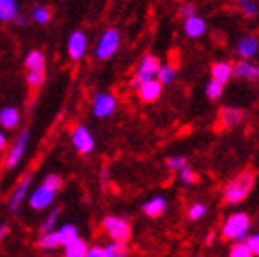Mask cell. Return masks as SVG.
<instances>
[{
  "instance_id": "obj_1",
  "label": "cell",
  "mask_w": 259,
  "mask_h": 257,
  "mask_svg": "<svg viewBox=\"0 0 259 257\" xmlns=\"http://www.w3.org/2000/svg\"><path fill=\"white\" fill-rule=\"evenodd\" d=\"M255 178H257V171L255 169H244L239 175H235L225 186V191H223L225 202L230 204V206L243 202L244 198L250 195V191L254 189Z\"/></svg>"
},
{
  "instance_id": "obj_2",
  "label": "cell",
  "mask_w": 259,
  "mask_h": 257,
  "mask_svg": "<svg viewBox=\"0 0 259 257\" xmlns=\"http://www.w3.org/2000/svg\"><path fill=\"white\" fill-rule=\"evenodd\" d=\"M250 226H252V219H250L248 213L237 211L232 213L228 219L225 221L223 228H221V233L226 241H243L246 239L250 232Z\"/></svg>"
},
{
  "instance_id": "obj_3",
  "label": "cell",
  "mask_w": 259,
  "mask_h": 257,
  "mask_svg": "<svg viewBox=\"0 0 259 257\" xmlns=\"http://www.w3.org/2000/svg\"><path fill=\"white\" fill-rule=\"evenodd\" d=\"M101 226H103L105 233H107L109 239H112V241L127 242L131 239V235H133L131 223L127 221V219L118 217V215H109V217H105Z\"/></svg>"
},
{
  "instance_id": "obj_4",
  "label": "cell",
  "mask_w": 259,
  "mask_h": 257,
  "mask_svg": "<svg viewBox=\"0 0 259 257\" xmlns=\"http://www.w3.org/2000/svg\"><path fill=\"white\" fill-rule=\"evenodd\" d=\"M120 42H121V35L116 28L105 30L103 35L100 37V40H98V45H96V59L109 61L120 50Z\"/></svg>"
},
{
  "instance_id": "obj_5",
  "label": "cell",
  "mask_w": 259,
  "mask_h": 257,
  "mask_svg": "<svg viewBox=\"0 0 259 257\" xmlns=\"http://www.w3.org/2000/svg\"><path fill=\"white\" fill-rule=\"evenodd\" d=\"M158 68H160V59L156 55H153V54L144 55L138 64V68H136L135 77L131 79V87H133V89H138L144 81L151 79V77H156Z\"/></svg>"
},
{
  "instance_id": "obj_6",
  "label": "cell",
  "mask_w": 259,
  "mask_h": 257,
  "mask_svg": "<svg viewBox=\"0 0 259 257\" xmlns=\"http://www.w3.org/2000/svg\"><path fill=\"white\" fill-rule=\"evenodd\" d=\"M28 144H30V131H28V128H22L20 134L17 136L13 147L10 149V153H8V156H6L4 165H6L8 171H13V169L20 163V160L24 158V153H26V149H28Z\"/></svg>"
},
{
  "instance_id": "obj_7",
  "label": "cell",
  "mask_w": 259,
  "mask_h": 257,
  "mask_svg": "<svg viewBox=\"0 0 259 257\" xmlns=\"http://www.w3.org/2000/svg\"><path fill=\"white\" fill-rule=\"evenodd\" d=\"M118 110V99L109 92H98L92 99V114L96 118H110Z\"/></svg>"
},
{
  "instance_id": "obj_8",
  "label": "cell",
  "mask_w": 259,
  "mask_h": 257,
  "mask_svg": "<svg viewBox=\"0 0 259 257\" xmlns=\"http://www.w3.org/2000/svg\"><path fill=\"white\" fill-rule=\"evenodd\" d=\"M72 145L79 154H90L96 147V140L90 133V128L85 125H77L72 131Z\"/></svg>"
},
{
  "instance_id": "obj_9",
  "label": "cell",
  "mask_w": 259,
  "mask_h": 257,
  "mask_svg": "<svg viewBox=\"0 0 259 257\" xmlns=\"http://www.w3.org/2000/svg\"><path fill=\"white\" fill-rule=\"evenodd\" d=\"M55 193H57L55 189H52L50 186H46V184L42 182V186H39V188L30 195V200H28V202H30V208L35 209V211L46 209L48 206L54 204Z\"/></svg>"
},
{
  "instance_id": "obj_10",
  "label": "cell",
  "mask_w": 259,
  "mask_h": 257,
  "mask_svg": "<svg viewBox=\"0 0 259 257\" xmlns=\"http://www.w3.org/2000/svg\"><path fill=\"white\" fill-rule=\"evenodd\" d=\"M66 48H68V55L72 61L83 59V55L87 54V48H89V37H87L85 31L75 30L74 33L68 37Z\"/></svg>"
},
{
  "instance_id": "obj_11",
  "label": "cell",
  "mask_w": 259,
  "mask_h": 257,
  "mask_svg": "<svg viewBox=\"0 0 259 257\" xmlns=\"http://www.w3.org/2000/svg\"><path fill=\"white\" fill-rule=\"evenodd\" d=\"M244 112L241 109H235V107H221L219 112H217V127L221 131H226V128H234L243 121Z\"/></svg>"
},
{
  "instance_id": "obj_12",
  "label": "cell",
  "mask_w": 259,
  "mask_h": 257,
  "mask_svg": "<svg viewBox=\"0 0 259 257\" xmlns=\"http://www.w3.org/2000/svg\"><path fill=\"white\" fill-rule=\"evenodd\" d=\"M162 87H164V84L160 83V79L151 77V79L144 81V83L136 89L138 90V98L142 99L144 103H155L156 99L162 96Z\"/></svg>"
},
{
  "instance_id": "obj_13",
  "label": "cell",
  "mask_w": 259,
  "mask_h": 257,
  "mask_svg": "<svg viewBox=\"0 0 259 257\" xmlns=\"http://www.w3.org/2000/svg\"><path fill=\"white\" fill-rule=\"evenodd\" d=\"M31 180H33V175L31 173L26 175V177L19 182V186L13 189V195H11V198H10V211L11 213H17L20 209L22 202H24L26 197H28V189H30V186H31Z\"/></svg>"
},
{
  "instance_id": "obj_14",
  "label": "cell",
  "mask_w": 259,
  "mask_h": 257,
  "mask_svg": "<svg viewBox=\"0 0 259 257\" xmlns=\"http://www.w3.org/2000/svg\"><path fill=\"white\" fill-rule=\"evenodd\" d=\"M235 52L241 59H254L255 55L259 54V37L255 35H244L237 40Z\"/></svg>"
},
{
  "instance_id": "obj_15",
  "label": "cell",
  "mask_w": 259,
  "mask_h": 257,
  "mask_svg": "<svg viewBox=\"0 0 259 257\" xmlns=\"http://www.w3.org/2000/svg\"><path fill=\"white\" fill-rule=\"evenodd\" d=\"M234 75L239 79L257 81L259 79V66L250 63V59H241L234 64Z\"/></svg>"
},
{
  "instance_id": "obj_16",
  "label": "cell",
  "mask_w": 259,
  "mask_h": 257,
  "mask_svg": "<svg viewBox=\"0 0 259 257\" xmlns=\"http://www.w3.org/2000/svg\"><path fill=\"white\" fill-rule=\"evenodd\" d=\"M206 30H208L206 20L197 15V13L191 15L190 19L184 20V33L188 35L190 39H199V37H202V35L206 33Z\"/></svg>"
},
{
  "instance_id": "obj_17",
  "label": "cell",
  "mask_w": 259,
  "mask_h": 257,
  "mask_svg": "<svg viewBox=\"0 0 259 257\" xmlns=\"http://www.w3.org/2000/svg\"><path fill=\"white\" fill-rule=\"evenodd\" d=\"M165 209H167V198L162 197V195L149 198L147 202L142 204V211L151 219H156V217H160V215H164Z\"/></svg>"
},
{
  "instance_id": "obj_18",
  "label": "cell",
  "mask_w": 259,
  "mask_h": 257,
  "mask_svg": "<svg viewBox=\"0 0 259 257\" xmlns=\"http://www.w3.org/2000/svg\"><path fill=\"white\" fill-rule=\"evenodd\" d=\"M232 75H234V66L228 61H217L211 64V79L226 84L232 79Z\"/></svg>"
},
{
  "instance_id": "obj_19",
  "label": "cell",
  "mask_w": 259,
  "mask_h": 257,
  "mask_svg": "<svg viewBox=\"0 0 259 257\" xmlns=\"http://www.w3.org/2000/svg\"><path fill=\"white\" fill-rule=\"evenodd\" d=\"M20 123V112L17 107H4L0 110V125L4 128H15Z\"/></svg>"
},
{
  "instance_id": "obj_20",
  "label": "cell",
  "mask_w": 259,
  "mask_h": 257,
  "mask_svg": "<svg viewBox=\"0 0 259 257\" xmlns=\"http://www.w3.org/2000/svg\"><path fill=\"white\" fill-rule=\"evenodd\" d=\"M19 13L17 0H0V22H13Z\"/></svg>"
},
{
  "instance_id": "obj_21",
  "label": "cell",
  "mask_w": 259,
  "mask_h": 257,
  "mask_svg": "<svg viewBox=\"0 0 259 257\" xmlns=\"http://www.w3.org/2000/svg\"><path fill=\"white\" fill-rule=\"evenodd\" d=\"M89 252V244L85 239L75 237L74 241H70L68 244H65V255L66 257H87Z\"/></svg>"
},
{
  "instance_id": "obj_22",
  "label": "cell",
  "mask_w": 259,
  "mask_h": 257,
  "mask_svg": "<svg viewBox=\"0 0 259 257\" xmlns=\"http://www.w3.org/2000/svg\"><path fill=\"white\" fill-rule=\"evenodd\" d=\"M37 246L42 248V250H55V248L61 246V239L59 232L57 230H50V232H42Z\"/></svg>"
},
{
  "instance_id": "obj_23",
  "label": "cell",
  "mask_w": 259,
  "mask_h": 257,
  "mask_svg": "<svg viewBox=\"0 0 259 257\" xmlns=\"http://www.w3.org/2000/svg\"><path fill=\"white\" fill-rule=\"evenodd\" d=\"M26 70H40L46 68V55L40 50H31L24 59Z\"/></svg>"
},
{
  "instance_id": "obj_24",
  "label": "cell",
  "mask_w": 259,
  "mask_h": 257,
  "mask_svg": "<svg viewBox=\"0 0 259 257\" xmlns=\"http://www.w3.org/2000/svg\"><path fill=\"white\" fill-rule=\"evenodd\" d=\"M156 79H160V83H162V84H171L175 79H177V68H175L173 64H169V63L160 64L158 74H156Z\"/></svg>"
},
{
  "instance_id": "obj_25",
  "label": "cell",
  "mask_w": 259,
  "mask_h": 257,
  "mask_svg": "<svg viewBox=\"0 0 259 257\" xmlns=\"http://www.w3.org/2000/svg\"><path fill=\"white\" fill-rule=\"evenodd\" d=\"M31 19L40 26L48 24L52 20V8H48V6H35L31 10Z\"/></svg>"
},
{
  "instance_id": "obj_26",
  "label": "cell",
  "mask_w": 259,
  "mask_h": 257,
  "mask_svg": "<svg viewBox=\"0 0 259 257\" xmlns=\"http://www.w3.org/2000/svg\"><path fill=\"white\" fill-rule=\"evenodd\" d=\"M57 232H59L61 246H65L70 241H74L75 237H79V232H77V228H75L74 224H63Z\"/></svg>"
},
{
  "instance_id": "obj_27",
  "label": "cell",
  "mask_w": 259,
  "mask_h": 257,
  "mask_svg": "<svg viewBox=\"0 0 259 257\" xmlns=\"http://www.w3.org/2000/svg\"><path fill=\"white\" fill-rule=\"evenodd\" d=\"M45 79H46V70L45 68L28 70V77H26V81H28V87H30V89H39V87H42Z\"/></svg>"
},
{
  "instance_id": "obj_28",
  "label": "cell",
  "mask_w": 259,
  "mask_h": 257,
  "mask_svg": "<svg viewBox=\"0 0 259 257\" xmlns=\"http://www.w3.org/2000/svg\"><path fill=\"white\" fill-rule=\"evenodd\" d=\"M105 257H123L127 253V246L121 241H112L105 244Z\"/></svg>"
},
{
  "instance_id": "obj_29",
  "label": "cell",
  "mask_w": 259,
  "mask_h": 257,
  "mask_svg": "<svg viewBox=\"0 0 259 257\" xmlns=\"http://www.w3.org/2000/svg\"><path fill=\"white\" fill-rule=\"evenodd\" d=\"M254 252L250 248L248 241H235V244L230 248V257H252Z\"/></svg>"
},
{
  "instance_id": "obj_30",
  "label": "cell",
  "mask_w": 259,
  "mask_h": 257,
  "mask_svg": "<svg viewBox=\"0 0 259 257\" xmlns=\"http://www.w3.org/2000/svg\"><path fill=\"white\" fill-rule=\"evenodd\" d=\"M204 90H206V98L208 99H219L221 96H223V92H225V84L215 79H209Z\"/></svg>"
},
{
  "instance_id": "obj_31",
  "label": "cell",
  "mask_w": 259,
  "mask_h": 257,
  "mask_svg": "<svg viewBox=\"0 0 259 257\" xmlns=\"http://www.w3.org/2000/svg\"><path fill=\"white\" fill-rule=\"evenodd\" d=\"M179 178H180V182L184 184V186H191V184H197L199 182V175L195 173L193 169L186 163L184 167L179 169Z\"/></svg>"
},
{
  "instance_id": "obj_32",
  "label": "cell",
  "mask_w": 259,
  "mask_h": 257,
  "mask_svg": "<svg viewBox=\"0 0 259 257\" xmlns=\"http://www.w3.org/2000/svg\"><path fill=\"white\" fill-rule=\"evenodd\" d=\"M206 213H208V206L202 202H197L193 206H190V209H188V219L190 221H200Z\"/></svg>"
},
{
  "instance_id": "obj_33",
  "label": "cell",
  "mask_w": 259,
  "mask_h": 257,
  "mask_svg": "<svg viewBox=\"0 0 259 257\" xmlns=\"http://www.w3.org/2000/svg\"><path fill=\"white\" fill-rule=\"evenodd\" d=\"M241 13H243L246 19H254L259 13V8L254 0H243V2H241Z\"/></svg>"
},
{
  "instance_id": "obj_34",
  "label": "cell",
  "mask_w": 259,
  "mask_h": 257,
  "mask_svg": "<svg viewBox=\"0 0 259 257\" xmlns=\"http://www.w3.org/2000/svg\"><path fill=\"white\" fill-rule=\"evenodd\" d=\"M188 163V158L186 156H169V158L165 160V167L169 169V171H179L182 169Z\"/></svg>"
},
{
  "instance_id": "obj_35",
  "label": "cell",
  "mask_w": 259,
  "mask_h": 257,
  "mask_svg": "<svg viewBox=\"0 0 259 257\" xmlns=\"http://www.w3.org/2000/svg\"><path fill=\"white\" fill-rule=\"evenodd\" d=\"M61 215V209H54V211L48 215V217L45 219V224H42V232H50V230H54V226L57 224V219H59Z\"/></svg>"
},
{
  "instance_id": "obj_36",
  "label": "cell",
  "mask_w": 259,
  "mask_h": 257,
  "mask_svg": "<svg viewBox=\"0 0 259 257\" xmlns=\"http://www.w3.org/2000/svg\"><path fill=\"white\" fill-rule=\"evenodd\" d=\"M45 184L50 186L52 189H55V191H59V189L63 188V177H61V175H48V177L45 178Z\"/></svg>"
},
{
  "instance_id": "obj_37",
  "label": "cell",
  "mask_w": 259,
  "mask_h": 257,
  "mask_svg": "<svg viewBox=\"0 0 259 257\" xmlns=\"http://www.w3.org/2000/svg\"><path fill=\"white\" fill-rule=\"evenodd\" d=\"M191 15H195V6L193 4H184L182 8L179 10V17L180 19H190Z\"/></svg>"
},
{
  "instance_id": "obj_38",
  "label": "cell",
  "mask_w": 259,
  "mask_h": 257,
  "mask_svg": "<svg viewBox=\"0 0 259 257\" xmlns=\"http://www.w3.org/2000/svg\"><path fill=\"white\" fill-rule=\"evenodd\" d=\"M248 244H250V248H252L254 255H259V233H254V235L248 239Z\"/></svg>"
},
{
  "instance_id": "obj_39",
  "label": "cell",
  "mask_w": 259,
  "mask_h": 257,
  "mask_svg": "<svg viewBox=\"0 0 259 257\" xmlns=\"http://www.w3.org/2000/svg\"><path fill=\"white\" fill-rule=\"evenodd\" d=\"M87 257H105V248L103 246H92V248H89Z\"/></svg>"
},
{
  "instance_id": "obj_40",
  "label": "cell",
  "mask_w": 259,
  "mask_h": 257,
  "mask_svg": "<svg viewBox=\"0 0 259 257\" xmlns=\"http://www.w3.org/2000/svg\"><path fill=\"white\" fill-rule=\"evenodd\" d=\"M13 22H15L17 26H20V28H24V26H28V19H26V17L22 15V13H19V15L15 17V20H13Z\"/></svg>"
},
{
  "instance_id": "obj_41",
  "label": "cell",
  "mask_w": 259,
  "mask_h": 257,
  "mask_svg": "<svg viewBox=\"0 0 259 257\" xmlns=\"http://www.w3.org/2000/svg\"><path fill=\"white\" fill-rule=\"evenodd\" d=\"M8 233H10V226H8V224H0V241H2Z\"/></svg>"
},
{
  "instance_id": "obj_42",
  "label": "cell",
  "mask_w": 259,
  "mask_h": 257,
  "mask_svg": "<svg viewBox=\"0 0 259 257\" xmlns=\"http://www.w3.org/2000/svg\"><path fill=\"white\" fill-rule=\"evenodd\" d=\"M6 147H8V138H6L4 133H0V153H2Z\"/></svg>"
},
{
  "instance_id": "obj_43",
  "label": "cell",
  "mask_w": 259,
  "mask_h": 257,
  "mask_svg": "<svg viewBox=\"0 0 259 257\" xmlns=\"http://www.w3.org/2000/svg\"><path fill=\"white\" fill-rule=\"evenodd\" d=\"M237 2H243V0H237Z\"/></svg>"
}]
</instances>
